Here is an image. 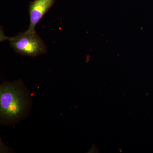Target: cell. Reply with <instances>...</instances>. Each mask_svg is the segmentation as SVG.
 <instances>
[{
    "mask_svg": "<svg viewBox=\"0 0 153 153\" xmlns=\"http://www.w3.org/2000/svg\"><path fill=\"white\" fill-rule=\"evenodd\" d=\"M20 81L5 82L1 85L0 108L2 120L14 121L25 112L28 100Z\"/></svg>",
    "mask_w": 153,
    "mask_h": 153,
    "instance_id": "1",
    "label": "cell"
},
{
    "mask_svg": "<svg viewBox=\"0 0 153 153\" xmlns=\"http://www.w3.org/2000/svg\"><path fill=\"white\" fill-rule=\"evenodd\" d=\"M4 31L1 28L0 40L1 42L5 40L9 41L11 47L15 52L23 55L37 57L47 52V46L44 41L36 32L29 33L27 31L22 32L14 37L5 36Z\"/></svg>",
    "mask_w": 153,
    "mask_h": 153,
    "instance_id": "2",
    "label": "cell"
},
{
    "mask_svg": "<svg viewBox=\"0 0 153 153\" xmlns=\"http://www.w3.org/2000/svg\"><path fill=\"white\" fill-rule=\"evenodd\" d=\"M55 0H34L29 7L30 25L27 30L29 33L36 32L35 28L38 22L44 18L47 12L54 5Z\"/></svg>",
    "mask_w": 153,
    "mask_h": 153,
    "instance_id": "3",
    "label": "cell"
}]
</instances>
